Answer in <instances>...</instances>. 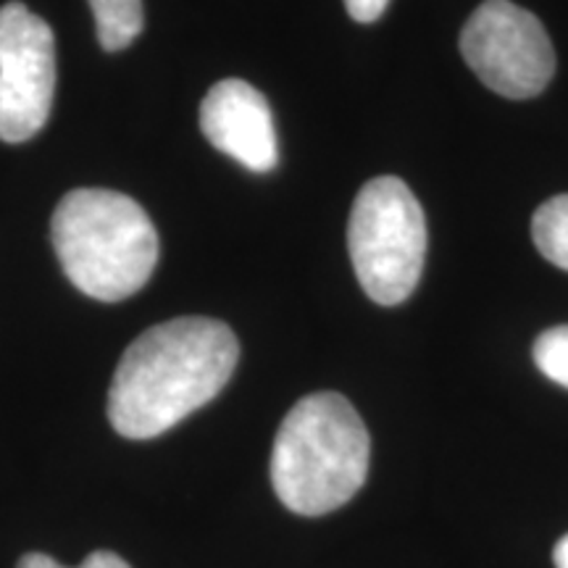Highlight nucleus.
<instances>
[{
	"label": "nucleus",
	"mask_w": 568,
	"mask_h": 568,
	"mask_svg": "<svg viewBox=\"0 0 568 568\" xmlns=\"http://www.w3.org/2000/svg\"><path fill=\"white\" fill-rule=\"evenodd\" d=\"M95 17L98 42L103 51L116 53L130 48L145 27L142 0H88Z\"/></svg>",
	"instance_id": "6e6552de"
},
{
	"label": "nucleus",
	"mask_w": 568,
	"mask_h": 568,
	"mask_svg": "<svg viewBox=\"0 0 568 568\" xmlns=\"http://www.w3.org/2000/svg\"><path fill=\"white\" fill-rule=\"evenodd\" d=\"M240 358L219 318L182 316L145 329L126 347L109 389V422L126 439H153L211 403Z\"/></svg>",
	"instance_id": "f257e3e1"
},
{
	"label": "nucleus",
	"mask_w": 568,
	"mask_h": 568,
	"mask_svg": "<svg viewBox=\"0 0 568 568\" xmlns=\"http://www.w3.org/2000/svg\"><path fill=\"white\" fill-rule=\"evenodd\" d=\"M17 568H67V566H61L59 560L45 556V552H27V556L19 560ZM80 568H132V566L126 564L122 556H116V552L95 550L90 552L88 560H84Z\"/></svg>",
	"instance_id": "9b49d317"
},
{
	"label": "nucleus",
	"mask_w": 568,
	"mask_h": 568,
	"mask_svg": "<svg viewBox=\"0 0 568 568\" xmlns=\"http://www.w3.org/2000/svg\"><path fill=\"white\" fill-rule=\"evenodd\" d=\"M201 130L216 151L266 174L276 166V130L272 105L251 82L222 80L201 103Z\"/></svg>",
	"instance_id": "0eeeda50"
},
{
	"label": "nucleus",
	"mask_w": 568,
	"mask_h": 568,
	"mask_svg": "<svg viewBox=\"0 0 568 568\" xmlns=\"http://www.w3.org/2000/svg\"><path fill=\"white\" fill-rule=\"evenodd\" d=\"M372 437L351 400L314 393L297 400L272 447L274 493L297 516L343 508L364 487Z\"/></svg>",
	"instance_id": "f03ea898"
},
{
	"label": "nucleus",
	"mask_w": 568,
	"mask_h": 568,
	"mask_svg": "<svg viewBox=\"0 0 568 568\" xmlns=\"http://www.w3.org/2000/svg\"><path fill=\"white\" fill-rule=\"evenodd\" d=\"M51 237L80 293L119 303L140 293L159 264V232L140 203L116 190H71L55 205Z\"/></svg>",
	"instance_id": "7ed1b4c3"
},
{
	"label": "nucleus",
	"mask_w": 568,
	"mask_h": 568,
	"mask_svg": "<svg viewBox=\"0 0 568 568\" xmlns=\"http://www.w3.org/2000/svg\"><path fill=\"white\" fill-rule=\"evenodd\" d=\"M347 251L374 303L408 301L424 272L426 219L406 182L376 176L361 187L347 224Z\"/></svg>",
	"instance_id": "20e7f679"
},
{
	"label": "nucleus",
	"mask_w": 568,
	"mask_h": 568,
	"mask_svg": "<svg viewBox=\"0 0 568 568\" xmlns=\"http://www.w3.org/2000/svg\"><path fill=\"white\" fill-rule=\"evenodd\" d=\"M460 53L474 74L510 101L535 98L556 74V51L535 13L510 0H485L460 32Z\"/></svg>",
	"instance_id": "39448f33"
},
{
	"label": "nucleus",
	"mask_w": 568,
	"mask_h": 568,
	"mask_svg": "<svg viewBox=\"0 0 568 568\" xmlns=\"http://www.w3.org/2000/svg\"><path fill=\"white\" fill-rule=\"evenodd\" d=\"M53 95V30L24 3H6L0 9V140H32L51 116Z\"/></svg>",
	"instance_id": "423d86ee"
},
{
	"label": "nucleus",
	"mask_w": 568,
	"mask_h": 568,
	"mask_svg": "<svg viewBox=\"0 0 568 568\" xmlns=\"http://www.w3.org/2000/svg\"><path fill=\"white\" fill-rule=\"evenodd\" d=\"M531 240L552 266L568 272V193L550 197L535 211Z\"/></svg>",
	"instance_id": "1a4fd4ad"
},
{
	"label": "nucleus",
	"mask_w": 568,
	"mask_h": 568,
	"mask_svg": "<svg viewBox=\"0 0 568 568\" xmlns=\"http://www.w3.org/2000/svg\"><path fill=\"white\" fill-rule=\"evenodd\" d=\"M389 0H345V9L361 24H372L387 11Z\"/></svg>",
	"instance_id": "f8f14e48"
},
{
	"label": "nucleus",
	"mask_w": 568,
	"mask_h": 568,
	"mask_svg": "<svg viewBox=\"0 0 568 568\" xmlns=\"http://www.w3.org/2000/svg\"><path fill=\"white\" fill-rule=\"evenodd\" d=\"M531 358H535L537 368L548 376V379L568 389V324L545 329L542 335L535 339Z\"/></svg>",
	"instance_id": "9d476101"
},
{
	"label": "nucleus",
	"mask_w": 568,
	"mask_h": 568,
	"mask_svg": "<svg viewBox=\"0 0 568 568\" xmlns=\"http://www.w3.org/2000/svg\"><path fill=\"white\" fill-rule=\"evenodd\" d=\"M552 560H556V568H568V535L558 539L556 550H552Z\"/></svg>",
	"instance_id": "ddd939ff"
}]
</instances>
